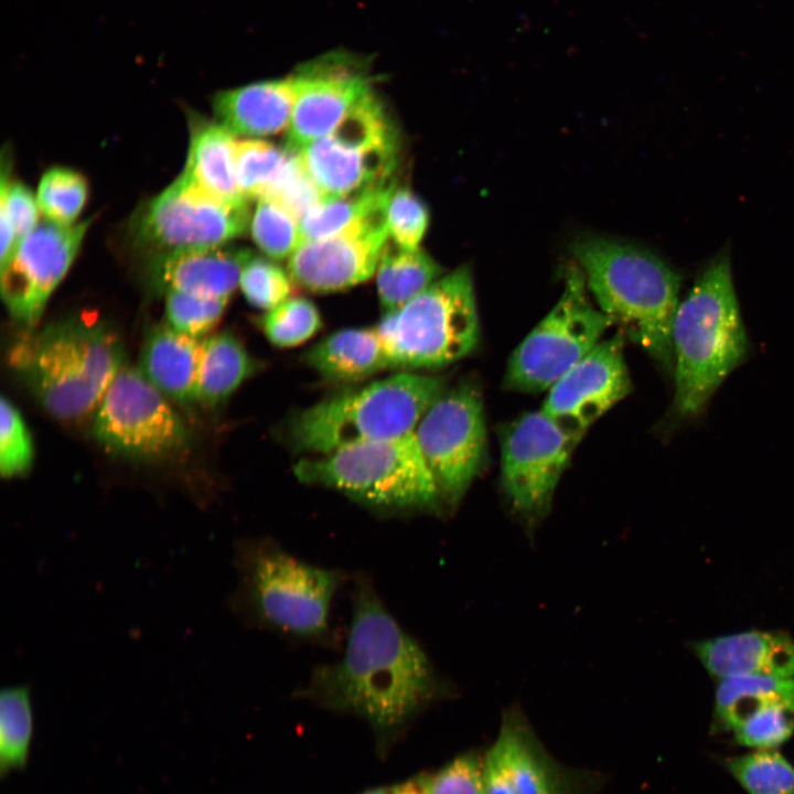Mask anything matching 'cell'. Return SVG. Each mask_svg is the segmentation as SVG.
Returning <instances> with one entry per match:
<instances>
[{
	"mask_svg": "<svg viewBox=\"0 0 794 794\" xmlns=\"http://www.w3.org/2000/svg\"><path fill=\"white\" fill-rule=\"evenodd\" d=\"M352 600L344 655L318 666L300 694L329 709L358 715L377 733L389 736L451 688L367 578L356 579Z\"/></svg>",
	"mask_w": 794,
	"mask_h": 794,
	"instance_id": "obj_1",
	"label": "cell"
},
{
	"mask_svg": "<svg viewBox=\"0 0 794 794\" xmlns=\"http://www.w3.org/2000/svg\"><path fill=\"white\" fill-rule=\"evenodd\" d=\"M124 355L110 326L69 316L29 329L12 344L9 364L50 415L69 421L95 412Z\"/></svg>",
	"mask_w": 794,
	"mask_h": 794,
	"instance_id": "obj_2",
	"label": "cell"
},
{
	"mask_svg": "<svg viewBox=\"0 0 794 794\" xmlns=\"http://www.w3.org/2000/svg\"><path fill=\"white\" fill-rule=\"evenodd\" d=\"M572 251L599 309L664 368H674L673 321L680 278L652 253L604 238H582Z\"/></svg>",
	"mask_w": 794,
	"mask_h": 794,
	"instance_id": "obj_3",
	"label": "cell"
},
{
	"mask_svg": "<svg viewBox=\"0 0 794 794\" xmlns=\"http://www.w3.org/2000/svg\"><path fill=\"white\" fill-rule=\"evenodd\" d=\"M672 344L675 407L682 416H694L748 351L727 256L713 259L678 304Z\"/></svg>",
	"mask_w": 794,
	"mask_h": 794,
	"instance_id": "obj_4",
	"label": "cell"
},
{
	"mask_svg": "<svg viewBox=\"0 0 794 794\" xmlns=\"http://www.w3.org/2000/svg\"><path fill=\"white\" fill-rule=\"evenodd\" d=\"M235 566L238 583L232 605L242 618L301 640L329 634L342 572L304 562L271 539L238 543Z\"/></svg>",
	"mask_w": 794,
	"mask_h": 794,
	"instance_id": "obj_5",
	"label": "cell"
},
{
	"mask_svg": "<svg viewBox=\"0 0 794 794\" xmlns=\"http://www.w3.org/2000/svg\"><path fill=\"white\" fill-rule=\"evenodd\" d=\"M444 389L442 376L397 373L301 410L290 422L289 438L296 450L324 455L412 433Z\"/></svg>",
	"mask_w": 794,
	"mask_h": 794,
	"instance_id": "obj_6",
	"label": "cell"
},
{
	"mask_svg": "<svg viewBox=\"0 0 794 794\" xmlns=\"http://www.w3.org/2000/svg\"><path fill=\"white\" fill-rule=\"evenodd\" d=\"M293 473L379 512H446L414 433L302 459Z\"/></svg>",
	"mask_w": 794,
	"mask_h": 794,
	"instance_id": "obj_7",
	"label": "cell"
},
{
	"mask_svg": "<svg viewBox=\"0 0 794 794\" xmlns=\"http://www.w3.org/2000/svg\"><path fill=\"white\" fill-rule=\"evenodd\" d=\"M393 368L429 369L452 364L478 345L480 323L466 266L438 278L375 326Z\"/></svg>",
	"mask_w": 794,
	"mask_h": 794,
	"instance_id": "obj_8",
	"label": "cell"
},
{
	"mask_svg": "<svg viewBox=\"0 0 794 794\" xmlns=\"http://www.w3.org/2000/svg\"><path fill=\"white\" fill-rule=\"evenodd\" d=\"M297 152L323 200L341 197L391 181L397 132L372 92L331 132Z\"/></svg>",
	"mask_w": 794,
	"mask_h": 794,
	"instance_id": "obj_9",
	"label": "cell"
},
{
	"mask_svg": "<svg viewBox=\"0 0 794 794\" xmlns=\"http://www.w3.org/2000/svg\"><path fill=\"white\" fill-rule=\"evenodd\" d=\"M567 273L556 305L513 351L504 376L505 388L524 393L548 390L601 342L612 325L591 303L583 272L573 267Z\"/></svg>",
	"mask_w": 794,
	"mask_h": 794,
	"instance_id": "obj_10",
	"label": "cell"
},
{
	"mask_svg": "<svg viewBox=\"0 0 794 794\" xmlns=\"http://www.w3.org/2000/svg\"><path fill=\"white\" fill-rule=\"evenodd\" d=\"M93 433L109 453L138 461H159L183 451L189 430L169 399L141 373L124 364L95 412Z\"/></svg>",
	"mask_w": 794,
	"mask_h": 794,
	"instance_id": "obj_11",
	"label": "cell"
},
{
	"mask_svg": "<svg viewBox=\"0 0 794 794\" xmlns=\"http://www.w3.org/2000/svg\"><path fill=\"white\" fill-rule=\"evenodd\" d=\"M582 437L556 425L541 410L527 412L502 438L501 486L528 539L547 516L557 484Z\"/></svg>",
	"mask_w": 794,
	"mask_h": 794,
	"instance_id": "obj_12",
	"label": "cell"
},
{
	"mask_svg": "<svg viewBox=\"0 0 794 794\" xmlns=\"http://www.w3.org/2000/svg\"><path fill=\"white\" fill-rule=\"evenodd\" d=\"M412 433L444 511H453L485 459L486 427L480 393L469 384L446 388Z\"/></svg>",
	"mask_w": 794,
	"mask_h": 794,
	"instance_id": "obj_13",
	"label": "cell"
},
{
	"mask_svg": "<svg viewBox=\"0 0 794 794\" xmlns=\"http://www.w3.org/2000/svg\"><path fill=\"white\" fill-rule=\"evenodd\" d=\"M249 219L246 200L214 196L183 171L137 213L132 233L138 244L157 257L224 245L242 235Z\"/></svg>",
	"mask_w": 794,
	"mask_h": 794,
	"instance_id": "obj_14",
	"label": "cell"
},
{
	"mask_svg": "<svg viewBox=\"0 0 794 794\" xmlns=\"http://www.w3.org/2000/svg\"><path fill=\"white\" fill-rule=\"evenodd\" d=\"M89 221L61 225L45 219L23 238L0 269L1 296L10 315L28 329L39 322L50 296L75 259Z\"/></svg>",
	"mask_w": 794,
	"mask_h": 794,
	"instance_id": "obj_15",
	"label": "cell"
},
{
	"mask_svg": "<svg viewBox=\"0 0 794 794\" xmlns=\"http://www.w3.org/2000/svg\"><path fill=\"white\" fill-rule=\"evenodd\" d=\"M293 75L296 100L287 128L288 149L293 151L331 132L373 92L367 68L344 52L328 53L304 63Z\"/></svg>",
	"mask_w": 794,
	"mask_h": 794,
	"instance_id": "obj_16",
	"label": "cell"
},
{
	"mask_svg": "<svg viewBox=\"0 0 794 794\" xmlns=\"http://www.w3.org/2000/svg\"><path fill=\"white\" fill-rule=\"evenodd\" d=\"M386 208L332 236L302 243L288 261L291 281L313 292H329L367 280L389 238Z\"/></svg>",
	"mask_w": 794,
	"mask_h": 794,
	"instance_id": "obj_17",
	"label": "cell"
},
{
	"mask_svg": "<svg viewBox=\"0 0 794 794\" xmlns=\"http://www.w3.org/2000/svg\"><path fill=\"white\" fill-rule=\"evenodd\" d=\"M622 335L599 342L548 389L540 410L565 431L582 437L631 391Z\"/></svg>",
	"mask_w": 794,
	"mask_h": 794,
	"instance_id": "obj_18",
	"label": "cell"
},
{
	"mask_svg": "<svg viewBox=\"0 0 794 794\" xmlns=\"http://www.w3.org/2000/svg\"><path fill=\"white\" fill-rule=\"evenodd\" d=\"M251 256L246 248L223 245L175 251L152 258L149 279L163 293L182 291L229 299Z\"/></svg>",
	"mask_w": 794,
	"mask_h": 794,
	"instance_id": "obj_19",
	"label": "cell"
},
{
	"mask_svg": "<svg viewBox=\"0 0 794 794\" xmlns=\"http://www.w3.org/2000/svg\"><path fill=\"white\" fill-rule=\"evenodd\" d=\"M694 648L718 680L749 675L794 679V640L784 633L747 631L707 639Z\"/></svg>",
	"mask_w": 794,
	"mask_h": 794,
	"instance_id": "obj_20",
	"label": "cell"
},
{
	"mask_svg": "<svg viewBox=\"0 0 794 794\" xmlns=\"http://www.w3.org/2000/svg\"><path fill=\"white\" fill-rule=\"evenodd\" d=\"M296 100V78L255 82L219 90L213 97L217 122L233 135L264 137L288 128Z\"/></svg>",
	"mask_w": 794,
	"mask_h": 794,
	"instance_id": "obj_21",
	"label": "cell"
},
{
	"mask_svg": "<svg viewBox=\"0 0 794 794\" xmlns=\"http://www.w3.org/2000/svg\"><path fill=\"white\" fill-rule=\"evenodd\" d=\"M204 340L181 333L167 322L146 334L138 368L169 400L196 401Z\"/></svg>",
	"mask_w": 794,
	"mask_h": 794,
	"instance_id": "obj_22",
	"label": "cell"
},
{
	"mask_svg": "<svg viewBox=\"0 0 794 794\" xmlns=\"http://www.w3.org/2000/svg\"><path fill=\"white\" fill-rule=\"evenodd\" d=\"M305 362L325 380L334 383L356 382L393 368L375 328L333 332L309 350Z\"/></svg>",
	"mask_w": 794,
	"mask_h": 794,
	"instance_id": "obj_23",
	"label": "cell"
},
{
	"mask_svg": "<svg viewBox=\"0 0 794 794\" xmlns=\"http://www.w3.org/2000/svg\"><path fill=\"white\" fill-rule=\"evenodd\" d=\"M236 141L218 122H195L184 172L210 194L226 201L246 200L235 167Z\"/></svg>",
	"mask_w": 794,
	"mask_h": 794,
	"instance_id": "obj_24",
	"label": "cell"
},
{
	"mask_svg": "<svg viewBox=\"0 0 794 794\" xmlns=\"http://www.w3.org/2000/svg\"><path fill=\"white\" fill-rule=\"evenodd\" d=\"M255 363L245 345L228 331L204 339L196 401L216 407L253 374Z\"/></svg>",
	"mask_w": 794,
	"mask_h": 794,
	"instance_id": "obj_25",
	"label": "cell"
},
{
	"mask_svg": "<svg viewBox=\"0 0 794 794\" xmlns=\"http://www.w3.org/2000/svg\"><path fill=\"white\" fill-rule=\"evenodd\" d=\"M440 272L439 265L419 248L410 250L386 243L376 268L384 313L405 305L434 282Z\"/></svg>",
	"mask_w": 794,
	"mask_h": 794,
	"instance_id": "obj_26",
	"label": "cell"
},
{
	"mask_svg": "<svg viewBox=\"0 0 794 794\" xmlns=\"http://www.w3.org/2000/svg\"><path fill=\"white\" fill-rule=\"evenodd\" d=\"M394 187V182L389 181L341 197L322 200L300 221L303 243L332 236L385 208Z\"/></svg>",
	"mask_w": 794,
	"mask_h": 794,
	"instance_id": "obj_27",
	"label": "cell"
},
{
	"mask_svg": "<svg viewBox=\"0 0 794 794\" xmlns=\"http://www.w3.org/2000/svg\"><path fill=\"white\" fill-rule=\"evenodd\" d=\"M34 732L33 709L28 686H11L0 695V775L28 766Z\"/></svg>",
	"mask_w": 794,
	"mask_h": 794,
	"instance_id": "obj_28",
	"label": "cell"
},
{
	"mask_svg": "<svg viewBox=\"0 0 794 794\" xmlns=\"http://www.w3.org/2000/svg\"><path fill=\"white\" fill-rule=\"evenodd\" d=\"M794 700V679L766 676H734L719 679L715 712L731 729L750 710L774 700Z\"/></svg>",
	"mask_w": 794,
	"mask_h": 794,
	"instance_id": "obj_29",
	"label": "cell"
},
{
	"mask_svg": "<svg viewBox=\"0 0 794 794\" xmlns=\"http://www.w3.org/2000/svg\"><path fill=\"white\" fill-rule=\"evenodd\" d=\"M502 751L517 794H555L547 770L529 742L521 715L511 710L504 716L495 741Z\"/></svg>",
	"mask_w": 794,
	"mask_h": 794,
	"instance_id": "obj_30",
	"label": "cell"
},
{
	"mask_svg": "<svg viewBox=\"0 0 794 794\" xmlns=\"http://www.w3.org/2000/svg\"><path fill=\"white\" fill-rule=\"evenodd\" d=\"M291 150L260 140L236 141L237 183L247 198L268 197L289 161Z\"/></svg>",
	"mask_w": 794,
	"mask_h": 794,
	"instance_id": "obj_31",
	"label": "cell"
},
{
	"mask_svg": "<svg viewBox=\"0 0 794 794\" xmlns=\"http://www.w3.org/2000/svg\"><path fill=\"white\" fill-rule=\"evenodd\" d=\"M726 766L748 794H794V766L774 749L732 757Z\"/></svg>",
	"mask_w": 794,
	"mask_h": 794,
	"instance_id": "obj_32",
	"label": "cell"
},
{
	"mask_svg": "<svg viewBox=\"0 0 794 794\" xmlns=\"http://www.w3.org/2000/svg\"><path fill=\"white\" fill-rule=\"evenodd\" d=\"M736 740L754 750L775 749L794 733V700H774L747 712L731 729Z\"/></svg>",
	"mask_w": 794,
	"mask_h": 794,
	"instance_id": "obj_33",
	"label": "cell"
},
{
	"mask_svg": "<svg viewBox=\"0 0 794 794\" xmlns=\"http://www.w3.org/2000/svg\"><path fill=\"white\" fill-rule=\"evenodd\" d=\"M250 229L257 246L273 259L290 257L303 243L299 219L270 197L258 200Z\"/></svg>",
	"mask_w": 794,
	"mask_h": 794,
	"instance_id": "obj_34",
	"label": "cell"
},
{
	"mask_svg": "<svg viewBox=\"0 0 794 794\" xmlns=\"http://www.w3.org/2000/svg\"><path fill=\"white\" fill-rule=\"evenodd\" d=\"M87 198L86 180L76 171L55 167L47 170L39 184L37 204L45 218L72 225Z\"/></svg>",
	"mask_w": 794,
	"mask_h": 794,
	"instance_id": "obj_35",
	"label": "cell"
},
{
	"mask_svg": "<svg viewBox=\"0 0 794 794\" xmlns=\"http://www.w3.org/2000/svg\"><path fill=\"white\" fill-rule=\"evenodd\" d=\"M260 325L270 343L279 347H292L312 337L322 322L316 307L310 300L291 297L268 310Z\"/></svg>",
	"mask_w": 794,
	"mask_h": 794,
	"instance_id": "obj_36",
	"label": "cell"
},
{
	"mask_svg": "<svg viewBox=\"0 0 794 794\" xmlns=\"http://www.w3.org/2000/svg\"><path fill=\"white\" fill-rule=\"evenodd\" d=\"M227 301L228 298L169 291L165 293L167 323L181 333L200 339L219 322Z\"/></svg>",
	"mask_w": 794,
	"mask_h": 794,
	"instance_id": "obj_37",
	"label": "cell"
},
{
	"mask_svg": "<svg viewBox=\"0 0 794 794\" xmlns=\"http://www.w3.org/2000/svg\"><path fill=\"white\" fill-rule=\"evenodd\" d=\"M0 409V472L6 479L18 478L32 466V437L19 409L4 396Z\"/></svg>",
	"mask_w": 794,
	"mask_h": 794,
	"instance_id": "obj_38",
	"label": "cell"
},
{
	"mask_svg": "<svg viewBox=\"0 0 794 794\" xmlns=\"http://www.w3.org/2000/svg\"><path fill=\"white\" fill-rule=\"evenodd\" d=\"M291 282L279 266L251 256L243 268L239 286L251 305L268 311L290 298Z\"/></svg>",
	"mask_w": 794,
	"mask_h": 794,
	"instance_id": "obj_39",
	"label": "cell"
},
{
	"mask_svg": "<svg viewBox=\"0 0 794 794\" xmlns=\"http://www.w3.org/2000/svg\"><path fill=\"white\" fill-rule=\"evenodd\" d=\"M389 238L405 249H417L428 225V211L408 189L394 187L386 208Z\"/></svg>",
	"mask_w": 794,
	"mask_h": 794,
	"instance_id": "obj_40",
	"label": "cell"
},
{
	"mask_svg": "<svg viewBox=\"0 0 794 794\" xmlns=\"http://www.w3.org/2000/svg\"><path fill=\"white\" fill-rule=\"evenodd\" d=\"M301 218L323 200L319 187L308 174L297 151L291 150L289 161L268 196Z\"/></svg>",
	"mask_w": 794,
	"mask_h": 794,
	"instance_id": "obj_41",
	"label": "cell"
},
{
	"mask_svg": "<svg viewBox=\"0 0 794 794\" xmlns=\"http://www.w3.org/2000/svg\"><path fill=\"white\" fill-rule=\"evenodd\" d=\"M419 780L423 794H483L484 761L478 755L464 754Z\"/></svg>",
	"mask_w": 794,
	"mask_h": 794,
	"instance_id": "obj_42",
	"label": "cell"
},
{
	"mask_svg": "<svg viewBox=\"0 0 794 794\" xmlns=\"http://www.w3.org/2000/svg\"><path fill=\"white\" fill-rule=\"evenodd\" d=\"M39 208L33 193L20 182H10L9 175L3 169L0 185V215L10 221L17 247L39 224Z\"/></svg>",
	"mask_w": 794,
	"mask_h": 794,
	"instance_id": "obj_43",
	"label": "cell"
},
{
	"mask_svg": "<svg viewBox=\"0 0 794 794\" xmlns=\"http://www.w3.org/2000/svg\"><path fill=\"white\" fill-rule=\"evenodd\" d=\"M483 794H517L502 751L496 742H494L484 760Z\"/></svg>",
	"mask_w": 794,
	"mask_h": 794,
	"instance_id": "obj_44",
	"label": "cell"
},
{
	"mask_svg": "<svg viewBox=\"0 0 794 794\" xmlns=\"http://www.w3.org/2000/svg\"><path fill=\"white\" fill-rule=\"evenodd\" d=\"M363 794H423V792L420 780L416 779L401 784L369 790Z\"/></svg>",
	"mask_w": 794,
	"mask_h": 794,
	"instance_id": "obj_45",
	"label": "cell"
}]
</instances>
